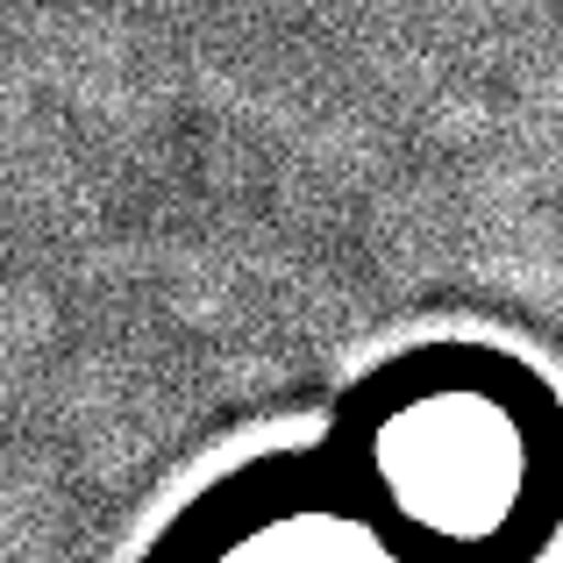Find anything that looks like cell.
Segmentation results:
<instances>
[{
    "label": "cell",
    "instance_id": "obj_1",
    "mask_svg": "<svg viewBox=\"0 0 563 563\" xmlns=\"http://www.w3.org/2000/svg\"><path fill=\"white\" fill-rule=\"evenodd\" d=\"M556 435V413L521 407L514 385H493V372L464 378L428 357V378L393 372V385L372 393L364 456L399 528H421L450 550H499L514 521L563 514V493H550Z\"/></svg>",
    "mask_w": 563,
    "mask_h": 563
},
{
    "label": "cell",
    "instance_id": "obj_2",
    "mask_svg": "<svg viewBox=\"0 0 563 563\" xmlns=\"http://www.w3.org/2000/svg\"><path fill=\"white\" fill-rule=\"evenodd\" d=\"M393 528L378 536L357 507H335V499H286V507H264L257 521L229 528L221 542H207V550H221L207 563H421L407 556Z\"/></svg>",
    "mask_w": 563,
    "mask_h": 563
}]
</instances>
